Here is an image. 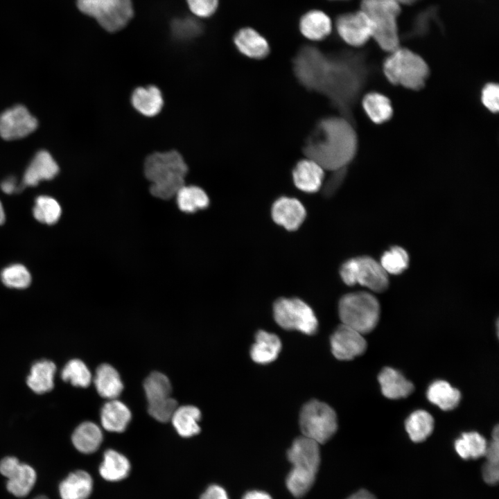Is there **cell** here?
I'll list each match as a JSON object with an SVG mask.
<instances>
[{"instance_id": "8d00e7d4", "label": "cell", "mask_w": 499, "mask_h": 499, "mask_svg": "<svg viewBox=\"0 0 499 499\" xmlns=\"http://www.w3.org/2000/svg\"><path fill=\"white\" fill-rule=\"evenodd\" d=\"M487 461L482 469V475L484 481L493 485L499 478V428L496 426L493 430L491 440L487 444L484 455Z\"/></svg>"}, {"instance_id": "8992f818", "label": "cell", "mask_w": 499, "mask_h": 499, "mask_svg": "<svg viewBox=\"0 0 499 499\" xmlns=\"http://www.w3.org/2000/svg\"><path fill=\"white\" fill-rule=\"evenodd\" d=\"M401 6L396 0H362L361 10L372 27L371 39L387 53L400 46L398 17Z\"/></svg>"}, {"instance_id": "7402d4cb", "label": "cell", "mask_w": 499, "mask_h": 499, "mask_svg": "<svg viewBox=\"0 0 499 499\" xmlns=\"http://www.w3.org/2000/svg\"><path fill=\"white\" fill-rule=\"evenodd\" d=\"M361 103L365 114L375 124H383L393 116L392 102L382 93L369 91L363 96Z\"/></svg>"}, {"instance_id": "bcb514c9", "label": "cell", "mask_w": 499, "mask_h": 499, "mask_svg": "<svg viewBox=\"0 0 499 499\" xmlns=\"http://www.w3.org/2000/svg\"><path fill=\"white\" fill-rule=\"evenodd\" d=\"M19 460L15 457H6L0 462V473L8 478L20 465Z\"/></svg>"}, {"instance_id": "5bb4252c", "label": "cell", "mask_w": 499, "mask_h": 499, "mask_svg": "<svg viewBox=\"0 0 499 499\" xmlns=\"http://www.w3.org/2000/svg\"><path fill=\"white\" fill-rule=\"evenodd\" d=\"M37 127V121L28 109L17 105L0 114V136L6 140L25 137Z\"/></svg>"}, {"instance_id": "1f68e13d", "label": "cell", "mask_w": 499, "mask_h": 499, "mask_svg": "<svg viewBox=\"0 0 499 499\" xmlns=\"http://www.w3.org/2000/svg\"><path fill=\"white\" fill-rule=\"evenodd\" d=\"M130 469L128 459L117 451L110 449L104 453L99 471L105 480L119 481L127 477Z\"/></svg>"}, {"instance_id": "d6a6232c", "label": "cell", "mask_w": 499, "mask_h": 499, "mask_svg": "<svg viewBox=\"0 0 499 499\" xmlns=\"http://www.w3.org/2000/svg\"><path fill=\"white\" fill-rule=\"evenodd\" d=\"M405 426L411 440L421 442L426 439L432 432L434 419L427 411L418 410L408 417Z\"/></svg>"}, {"instance_id": "83f0119b", "label": "cell", "mask_w": 499, "mask_h": 499, "mask_svg": "<svg viewBox=\"0 0 499 499\" xmlns=\"http://www.w3.org/2000/svg\"><path fill=\"white\" fill-rule=\"evenodd\" d=\"M55 365L50 360H42L35 362L27 378L28 386L37 394H44L54 386Z\"/></svg>"}, {"instance_id": "cb8c5ba5", "label": "cell", "mask_w": 499, "mask_h": 499, "mask_svg": "<svg viewBox=\"0 0 499 499\" xmlns=\"http://www.w3.org/2000/svg\"><path fill=\"white\" fill-rule=\"evenodd\" d=\"M100 419L102 426L107 430L121 432L131 419V412L123 403L112 399L102 408Z\"/></svg>"}, {"instance_id": "9a60e30c", "label": "cell", "mask_w": 499, "mask_h": 499, "mask_svg": "<svg viewBox=\"0 0 499 499\" xmlns=\"http://www.w3.org/2000/svg\"><path fill=\"white\" fill-rule=\"evenodd\" d=\"M333 356L341 360H349L362 354L367 349L363 334L344 324L338 326L331 337Z\"/></svg>"}, {"instance_id": "ab89813d", "label": "cell", "mask_w": 499, "mask_h": 499, "mask_svg": "<svg viewBox=\"0 0 499 499\" xmlns=\"http://www.w3.org/2000/svg\"><path fill=\"white\" fill-rule=\"evenodd\" d=\"M61 377L73 385L87 387L91 380V374L87 365L79 359L69 360L62 369Z\"/></svg>"}, {"instance_id": "3957f363", "label": "cell", "mask_w": 499, "mask_h": 499, "mask_svg": "<svg viewBox=\"0 0 499 499\" xmlns=\"http://www.w3.org/2000/svg\"><path fill=\"white\" fill-rule=\"evenodd\" d=\"M188 167L182 156L176 150L154 152L144 163V174L151 182L152 195L168 200L176 195L184 185Z\"/></svg>"}, {"instance_id": "4dcf8cb0", "label": "cell", "mask_w": 499, "mask_h": 499, "mask_svg": "<svg viewBox=\"0 0 499 499\" xmlns=\"http://www.w3.org/2000/svg\"><path fill=\"white\" fill-rule=\"evenodd\" d=\"M201 413L193 405H184L177 408L171 421L178 434L184 437H189L198 434L200 428L198 424Z\"/></svg>"}, {"instance_id": "d4e9b609", "label": "cell", "mask_w": 499, "mask_h": 499, "mask_svg": "<svg viewBox=\"0 0 499 499\" xmlns=\"http://www.w3.org/2000/svg\"><path fill=\"white\" fill-rule=\"evenodd\" d=\"M93 482L85 471L70 473L59 486L62 499H87L91 493Z\"/></svg>"}, {"instance_id": "44dd1931", "label": "cell", "mask_w": 499, "mask_h": 499, "mask_svg": "<svg viewBox=\"0 0 499 499\" xmlns=\"http://www.w3.org/2000/svg\"><path fill=\"white\" fill-rule=\"evenodd\" d=\"M378 380L382 394L390 399L407 397L414 390L413 384L399 371L385 367L380 372Z\"/></svg>"}, {"instance_id": "ffe728a7", "label": "cell", "mask_w": 499, "mask_h": 499, "mask_svg": "<svg viewBox=\"0 0 499 499\" xmlns=\"http://www.w3.org/2000/svg\"><path fill=\"white\" fill-rule=\"evenodd\" d=\"M332 21L327 14L319 10L306 12L299 20L301 33L308 40L321 41L332 30Z\"/></svg>"}, {"instance_id": "9c48e42d", "label": "cell", "mask_w": 499, "mask_h": 499, "mask_svg": "<svg viewBox=\"0 0 499 499\" xmlns=\"http://www.w3.org/2000/svg\"><path fill=\"white\" fill-rule=\"evenodd\" d=\"M344 283L348 286L357 283L376 292H384L388 287L387 272L379 262L370 256H359L345 261L340 269Z\"/></svg>"}, {"instance_id": "ee69618b", "label": "cell", "mask_w": 499, "mask_h": 499, "mask_svg": "<svg viewBox=\"0 0 499 499\" xmlns=\"http://www.w3.org/2000/svg\"><path fill=\"white\" fill-rule=\"evenodd\" d=\"M191 12L196 17H211L217 10L218 0H186Z\"/></svg>"}, {"instance_id": "ac0fdd59", "label": "cell", "mask_w": 499, "mask_h": 499, "mask_svg": "<svg viewBox=\"0 0 499 499\" xmlns=\"http://www.w3.org/2000/svg\"><path fill=\"white\" fill-rule=\"evenodd\" d=\"M59 172V167L46 150L37 152L27 167L23 178V186H35L42 180H50Z\"/></svg>"}, {"instance_id": "f907efd6", "label": "cell", "mask_w": 499, "mask_h": 499, "mask_svg": "<svg viewBox=\"0 0 499 499\" xmlns=\"http://www.w3.org/2000/svg\"><path fill=\"white\" fill-rule=\"evenodd\" d=\"M347 499H376V498L368 491L362 489L352 494Z\"/></svg>"}, {"instance_id": "f5cc1de1", "label": "cell", "mask_w": 499, "mask_h": 499, "mask_svg": "<svg viewBox=\"0 0 499 499\" xmlns=\"http://www.w3.org/2000/svg\"><path fill=\"white\" fill-rule=\"evenodd\" d=\"M5 222V213L2 204L0 202V225Z\"/></svg>"}, {"instance_id": "c3c4849f", "label": "cell", "mask_w": 499, "mask_h": 499, "mask_svg": "<svg viewBox=\"0 0 499 499\" xmlns=\"http://www.w3.org/2000/svg\"><path fill=\"white\" fill-rule=\"evenodd\" d=\"M1 189L7 194H11L21 189L20 186H17V182L14 177H8L4 180L1 184Z\"/></svg>"}, {"instance_id": "8fae6325", "label": "cell", "mask_w": 499, "mask_h": 499, "mask_svg": "<svg viewBox=\"0 0 499 499\" xmlns=\"http://www.w3.org/2000/svg\"><path fill=\"white\" fill-rule=\"evenodd\" d=\"M276 322L286 330H297L312 335L317 331L318 322L312 308L299 298H279L273 306Z\"/></svg>"}, {"instance_id": "6da1fadb", "label": "cell", "mask_w": 499, "mask_h": 499, "mask_svg": "<svg viewBox=\"0 0 499 499\" xmlns=\"http://www.w3.org/2000/svg\"><path fill=\"white\" fill-rule=\"evenodd\" d=\"M365 56L358 52L326 54L313 91L325 96L340 116L354 123L353 107L369 76Z\"/></svg>"}, {"instance_id": "277c9868", "label": "cell", "mask_w": 499, "mask_h": 499, "mask_svg": "<svg viewBox=\"0 0 499 499\" xmlns=\"http://www.w3.org/2000/svg\"><path fill=\"white\" fill-rule=\"evenodd\" d=\"M292 468L286 478V486L295 497L304 496L312 487L320 463L319 444L304 436L295 439L288 451Z\"/></svg>"}, {"instance_id": "5b68a950", "label": "cell", "mask_w": 499, "mask_h": 499, "mask_svg": "<svg viewBox=\"0 0 499 499\" xmlns=\"http://www.w3.org/2000/svg\"><path fill=\"white\" fill-rule=\"evenodd\" d=\"M382 69L390 84L414 91L425 87L430 73L428 63L420 55L401 46L388 53Z\"/></svg>"}, {"instance_id": "52a82bcc", "label": "cell", "mask_w": 499, "mask_h": 499, "mask_svg": "<svg viewBox=\"0 0 499 499\" xmlns=\"http://www.w3.org/2000/svg\"><path fill=\"white\" fill-rule=\"evenodd\" d=\"M338 312L342 324L365 334L371 331L378 322L380 304L370 293L351 292L340 299Z\"/></svg>"}, {"instance_id": "7bdbcfd3", "label": "cell", "mask_w": 499, "mask_h": 499, "mask_svg": "<svg viewBox=\"0 0 499 499\" xmlns=\"http://www.w3.org/2000/svg\"><path fill=\"white\" fill-rule=\"evenodd\" d=\"M480 100L483 106L493 114L499 110V87L496 82L486 83L481 90Z\"/></svg>"}, {"instance_id": "f546056e", "label": "cell", "mask_w": 499, "mask_h": 499, "mask_svg": "<svg viewBox=\"0 0 499 499\" xmlns=\"http://www.w3.org/2000/svg\"><path fill=\"white\" fill-rule=\"evenodd\" d=\"M103 440V435L99 427L90 421L79 425L72 435V442L75 448L82 453L95 452Z\"/></svg>"}, {"instance_id": "4316f807", "label": "cell", "mask_w": 499, "mask_h": 499, "mask_svg": "<svg viewBox=\"0 0 499 499\" xmlns=\"http://www.w3.org/2000/svg\"><path fill=\"white\" fill-rule=\"evenodd\" d=\"M94 381L98 393L110 400L116 399L123 389L118 371L108 364L100 365L97 368Z\"/></svg>"}, {"instance_id": "603a6c76", "label": "cell", "mask_w": 499, "mask_h": 499, "mask_svg": "<svg viewBox=\"0 0 499 499\" xmlns=\"http://www.w3.org/2000/svg\"><path fill=\"white\" fill-rule=\"evenodd\" d=\"M134 109L146 116H154L160 112L163 97L160 90L155 86L137 87L131 96Z\"/></svg>"}, {"instance_id": "ba28073f", "label": "cell", "mask_w": 499, "mask_h": 499, "mask_svg": "<svg viewBox=\"0 0 499 499\" xmlns=\"http://www.w3.org/2000/svg\"><path fill=\"white\" fill-rule=\"evenodd\" d=\"M77 6L108 32L123 28L134 15L132 0H78Z\"/></svg>"}, {"instance_id": "e0dca14e", "label": "cell", "mask_w": 499, "mask_h": 499, "mask_svg": "<svg viewBox=\"0 0 499 499\" xmlns=\"http://www.w3.org/2000/svg\"><path fill=\"white\" fill-rule=\"evenodd\" d=\"M292 174L295 186L303 192L314 193L322 187L324 170L312 159L306 158L298 161Z\"/></svg>"}, {"instance_id": "681fc988", "label": "cell", "mask_w": 499, "mask_h": 499, "mask_svg": "<svg viewBox=\"0 0 499 499\" xmlns=\"http://www.w3.org/2000/svg\"><path fill=\"white\" fill-rule=\"evenodd\" d=\"M243 499H272L271 496L265 492L261 491H251L246 493Z\"/></svg>"}, {"instance_id": "11a10c76", "label": "cell", "mask_w": 499, "mask_h": 499, "mask_svg": "<svg viewBox=\"0 0 499 499\" xmlns=\"http://www.w3.org/2000/svg\"><path fill=\"white\" fill-rule=\"evenodd\" d=\"M331 1H344V0H331Z\"/></svg>"}, {"instance_id": "484cf974", "label": "cell", "mask_w": 499, "mask_h": 499, "mask_svg": "<svg viewBox=\"0 0 499 499\" xmlns=\"http://www.w3.org/2000/svg\"><path fill=\"white\" fill-rule=\"evenodd\" d=\"M281 343L277 335L265 331L256 334V341L250 350L252 360L259 364H267L274 361L278 356Z\"/></svg>"}, {"instance_id": "74e56055", "label": "cell", "mask_w": 499, "mask_h": 499, "mask_svg": "<svg viewBox=\"0 0 499 499\" xmlns=\"http://www.w3.org/2000/svg\"><path fill=\"white\" fill-rule=\"evenodd\" d=\"M33 213L37 221L51 225L58 221L62 210L60 205L54 198L40 195L35 199Z\"/></svg>"}, {"instance_id": "b9f144b4", "label": "cell", "mask_w": 499, "mask_h": 499, "mask_svg": "<svg viewBox=\"0 0 499 499\" xmlns=\"http://www.w3.org/2000/svg\"><path fill=\"white\" fill-rule=\"evenodd\" d=\"M1 280L8 288L24 289L30 284L31 276L23 265L13 264L1 271Z\"/></svg>"}, {"instance_id": "e575fe53", "label": "cell", "mask_w": 499, "mask_h": 499, "mask_svg": "<svg viewBox=\"0 0 499 499\" xmlns=\"http://www.w3.org/2000/svg\"><path fill=\"white\" fill-rule=\"evenodd\" d=\"M487 442L484 437L477 432L463 433L455 441V448L463 459H477L484 455Z\"/></svg>"}, {"instance_id": "2e32d148", "label": "cell", "mask_w": 499, "mask_h": 499, "mask_svg": "<svg viewBox=\"0 0 499 499\" xmlns=\"http://www.w3.org/2000/svg\"><path fill=\"white\" fill-rule=\"evenodd\" d=\"M273 220L288 231L297 229L306 218V209L296 198L282 196L272 207Z\"/></svg>"}, {"instance_id": "816d5d0a", "label": "cell", "mask_w": 499, "mask_h": 499, "mask_svg": "<svg viewBox=\"0 0 499 499\" xmlns=\"http://www.w3.org/2000/svg\"><path fill=\"white\" fill-rule=\"evenodd\" d=\"M401 6L402 5H412L419 0H396Z\"/></svg>"}, {"instance_id": "836d02e7", "label": "cell", "mask_w": 499, "mask_h": 499, "mask_svg": "<svg viewBox=\"0 0 499 499\" xmlns=\"http://www.w3.org/2000/svg\"><path fill=\"white\" fill-rule=\"evenodd\" d=\"M176 198L179 209L186 213L206 209L209 204L206 192L196 186L184 185L177 193Z\"/></svg>"}, {"instance_id": "7a4b0ae2", "label": "cell", "mask_w": 499, "mask_h": 499, "mask_svg": "<svg viewBox=\"0 0 499 499\" xmlns=\"http://www.w3.org/2000/svg\"><path fill=\"white\" fill-rule=\"evenodd\" d=\"M358 146L355 123L342 116H328L317 123L305 141L303 152L324 170L338 172L346 170Z\"/></svg>"}, {"instance_id": "30bf717a", "label": "cell", "mask_w": 499, "mask_h": 499, "mask_svg": "<svg viewBox=\"0 0 499 499\" xmlns=\"http://www.w3.org/2000/svg\"><path fill=\"white\" fill-rule=\"evenodd\" d=\"M299 424L303 436L317 444L327 441L336 432L337 417L335 411L326 403L313 400L301 409Z\"/></svg>"}, {"instance_id": "d590c367", "label": "cell", "mask_w": 499, "mask_h": 499, "mask_svg": "<svg viewBox=\"0 0 499 499\" xmlns=\"http://www.w3.org/2000/svg\"><path fill=\"white\" fill-rule=\"evenodd\" d=\"M36 480V473L30 466L21 463L14 473L8 478L7 489L17 497L29 493Z\"/></svg>"}, {"instance_id": "db71d44e", "label": "cell", "mask_w": 499, "mask_h": 499, "mask_svg": "<svg viewBox=\"0 0 499 499\" xmlns=\"http://www.w3.org/2000/svg\"><path fill=\"white\" fill-rule=\"evenodd\" d=\"M35 499H49V498L45 496H39L36 497Z\"/></svg>"}, {"instance_id": "f35d334b", "label": "cell", "mask_w": 499, "mask_h": 499, "mask_svg": "<svg viewBox=\"0 0 499 499\" xmlns=\"http://www.w3.org/2000/svg\"><path fill=\"white\" fill-rule=\"evenodd\" d=\"M409 262L407 251L401 247L394 246L383 254L379 263L387 274L397 275L408 268Z\"/></svg>"}, {"instance_id": "f6af8a7d", "label": "cell", "mask_w": 499, "mask_h": 499, "mask_svg": "<svg viewBox=\"0 0 499 499\" xmlns=\"http://www.w3.org/2000/svg\"><path fill=\"white\" fill-rule=\"evenodd\" d=\"M333 173V174L330 177L323 188V193L326 197L332 195L339 188L344 180L346 170Z\"/></svg>"}, {"instance_id": "60d3db41", "label": "cell", "mask_w": 499, "mask_h": 499, "mask_svg": "<svg viewBox=\"0 0 499 499\" xmlns=\"http://www.w3.org/2000/svg\"><path fill=\"white\" fill-rule=\"evenodd\" d=\"M170 29L175 39L184 41L199 36L202 33L203 26L195 17H184L174 19L171 22Z\"/></svg>"}, {"instance_id": "f1b7e54d", "label": "cell", "mask_w": 499, "mask_h": 499, "mask_svg": "<svg viewBox=\"0 0 499 499\" xmlns=\"http://www.w3.org/2000/svg\"><path fill=\"white\" fill-rule=\"evenodd\" d=\"M426 395L432 403L446 411L455 408L461 400L460 392L445 380H436L431 383Z\"/></svg>"}, {"instance_id": "7dc6e473", "label": "cell", "mask_w": 499, "mask_h": 499, "mask_svg": "<svg viewBox=\"0 0 499 499\" xmlns=\"http://www.w3.org/2000/svg\"><path fill=\"white\" fill-rule=\"evenodd\" d=\"M200 499H229L226 491L218 485H211L202 493Z\"/></svg>"}, {"instance_id": "d6986e66", "label": "cell", "mask_w": 499, "mask_h": 499, "mask_svg": "<svg viewBox=\"0 0 499 499\" xmlns=\"http://www.w3.org/2000/svg\"><path fill=\"white\" fill-rule=\"evenodd\" d=\"M234 43L241 54L252 59L265 58L270 53L266 39L252 28L238 30L234 36Z\"/></svg>"}, {"instance_id": "4fadbf2b", "label": "cell", "mask_w": 499, "mask_h": 499, "mask_svg": "<svg viewBox=\"0 0 499 499\" xmlns=\"http://www.w3.org/2000/svg\"><path fill=\"white\" fill-rule=\"evenodd\" d=\"M335 26L340 37L352 47H361L371 39V24L361 10L339 15Z\"/></svg>"}, {"instance_id": "7c38bea8", "label": "cell", "mask_w": 499, "mask_h": 499, "mask_svg": "<svg viewBox=\"0 0 499 499\" xmlns=\"http://www.w3.org/2000/svg\"><path fill=\"white\" fill-rule=\"evenodd\" d=\"M143 387L149 414L160 422L170 420L177 408V403L170 396L172 387L168 377L154 371L146 378Z\"/></svg>"}]
</instances>
